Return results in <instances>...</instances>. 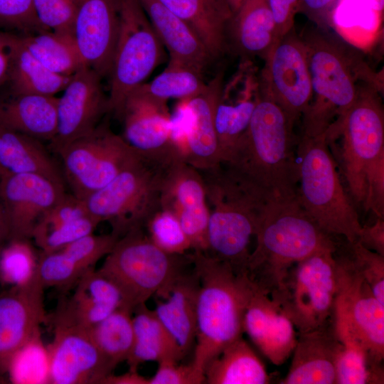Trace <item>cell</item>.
I'll list each match as a JSON object with an SVG mask.
<instances>
[{"label":"cell","instance_id":"obj_1","mask_svg":"<svg viewBox=\"0 0 384 384\" xmlns=\"http://www.w3.org/2000/svg\"><path fill=\"white\" fill-rule=\"evenodd\" d=\"M255 237L256 246L248 257L245 275L277 303L294 265L320 249L337 246L334 237L308 215L297 194L269 199Z\"/></svg>","mask_w":384,"mask_h":384},{"label":"cell","instance_id":"obj_2","mask_svg":"<svg viewBox=\"0 0 384 384\" xmlns=\"http://www.w3.org/2000/svg\"><path fill=\"white\" fill-rule=\"evenodd\" d=\"M191 257L199 279L191 364L204 375L209 362L242 336L244 316L252 286L245 274L235 273L229 264L206 252L193 251Z\"/></svg>","mask_w":384,"mask_h":384},{"label":"cell","instance_id":"obj_3","mask_svg":"<svg viewBox=\"0 0 384 384\" xmlns=\"http://www.w3.org/2000/svg\"><path fill=\"white\" fill-rule=\"evenodd\" d=\"M200 172L209 208L206 253L245 274L250 240L272 197L223 164Z\"/></svg>","mask_w":384,"mask_h":384},{"label":"cell","instance_id":"obj_4","mask_svg":"<svg viewBox=\"0 0 384 384\" xmlns=\"http://www.w3.org/2000/svg\"><path fill=\"white\" fill-rule=\"evenodd\" d=\"M292 132L282 109L258 91L246 132L222 164L272 197L297 195Z\"/></svg>","mask_w":384,"mask_h":384},{"label":"cell","instance_id":"obj_5","mask_svg":"<svg viewBox=\"0 0 384 384\" xmlns=\"http://www.w3.org/2000/svg\"><path fill=\"white\" fill-rule=\"evenodd\" d=\"M307 53L312 97L303 116V135L324 133L355 101L362 82L377 83L370 68L351 49L322 28L302 37Z\"/></svg>","mask_w":384,"mask_h":384},{"label":"cell","instance_id":"obj_6","mask_svg":"<svg viewBox=\"0 0 384 384\" xmlns=\"http://www.w3.org/2000/svg\"><path fill=\"white\" fill-rule=\"evenodd\" d=\"M297 195L308 215L325 233L358 240L361 224L340 179L325 132L302 135L297 150Z\"/></svg>","mask_w":384,"mask_h":384},{"label":"cell","instance_id":"obj_7","mask_svg":"<svg viewBox=\"0 0 384 384\" xmlns=\"http://www.w3.org/2000/svg\"><path fill=\"white\" fill-rule=\"evenodd\" d=\"M380 86L362 82L351 106L325 131L326 140L340 139L341 171L351 199L362 206L367 178L384 157V112Z\"/></svg>","mask_w":384,"mask_h":384},{"label":"cell","instance_id":"obj_8","mask_svg":"<svg viewBox=\"0 0 384 384\" xmlns=\"http://www.w3.org/2000/svg\"><path fill=\"white\" fill-rule=\"evenodd\" d=\"M191 262V255L168 253L143 231L133 229L119 238L97 271L120 290L134 311L169 284Z\"/></svg>","mask_w":384,"mask_h":384},{"label":"cell","instance_id":"obj_9","mask_svg":"<svg viewBox=\"0 0 384 384\" xmlns=\"http://www.w3.org/2000/svg\"><path fill=\"white\" fill-rule=\"evenodd\" d=\"M168 169L141 158L84 199L88 213L100 223L108 221L119 238L144 228L161 208Z\"/></svg>","mask_w":384,"mask_h":384},{"label":"cell","instance_id":"obj_10","mask_svg":"<svg viewBox=\"0 0 384 384\" xmlns=\"http://www.w3.org/2000/svg\"><path fill=\"white\" fill-rule=\"evenodd\" d=\"M164 46L139 0H119L117 38L109 77L108 112L119 117L127 96L161 63Z\"/></svg>","mask_w":384,"mask_h":384},{"label":"cell","instance_id":"obj_11","mask_svg":"<svg viewBox=\"0 0 384 384\" xmlns=\"http://www.w3.org/2000/svg\"><path fill=\"white\" fill-rule=\"evenodd\" d=\"M337 292L333 315L339 341L359 346L370 361L383 366L384 305L374 296L348 254L336 255Z\"/></svg>","mask_w":384,"mask_h":384},{"label":"cell","instance_id":"obj_12","mask_svg":"<svg viewBox=\"0 0 384 384\" xmlns=\"http://www.w3.org/2000/svg\"><path fill=\"white\" fill-rule=\"evenodd\" d=\"M335 247H325L289 270L278 304L299 333L317 329L333 319L337 292Z\"/></svg>","mask_w":384,"mask_h":384},{"label":"cell","instance_id":"obj_13","mask_svg":"<svg viewBox=\"0 0 384 384\" xmlns=\"http://www.w3.org/2000/svg\"><path fill=\"white\" fill-rule=\"evenodd\" d=\"M57 154L72 194L82 200L142 158L122 136L100 124Z\"/></svg>","mask_w":384,"mask_h":384},{"label":"cell","instance_id":"obj_14","mask_svg":"<svg viewBox=\"0 0 384 384\" xmlns=\"http://www.w3.org/2000/svg\"><path fill=\"white\" fill-rule=\"evenodd\" d=\"M258 91L273 100L293 128L304 114L312 97L311 75L304 43L294 28L263 57Z\"/></svg>","mask_w":384,"mask_h":384},{"label":"cell","instance_id":"obj_15","mask_svg":"<svg viewBox=\"0 0 384 384\" xmlns=\"http://www.w3.org/2000/svg\"><path fill=\"white\" fill-rule=\"evenodd\" d=\"M118 118L124 125L122 137L144 159L165 169L185 161L173 139L166 102L136 88L126 98Z\"/></svg>","mask_w":384,"mask_h":384},{"label":"cell","instance_id":"obj_16","mask_svg":"<svg viewBox=\"0 0 384 384\" xmlns=\"http://www.w3.org/2000/svg\"><path fill=\"white\" fill-rule=\"evenodd\" d=\"M54 337L47 348L51 384H100L114 370L94 341L90 329L47 318Z\"/></svg>","mask_w":384,"mask_h":384},{"label":"cell","instance_id":"obj_17","mask_svg":"<svg viewBox=\"0 0 384 384\" xmlns=\"http://www.w3.org/2000/svg\"><path fill=\"white\" fill-rule=\"evenodd\" d=\"M44 289L36 268L26 282L0 292V381L10 375L18 353L40 336V326L47 321Z\"/></svg>","mask_w":384,"mask_h":384},{"label":"cell","instance_id":"obj_18","mask_svg":"<svg viewBox=\"0 0 384 384\" xmlns=\"http://www.w3.org/2000/svg\"><path fill=\"white\" fill-rule=\"evenodd\" d=\"M101 78L94 70L85 66L72 75L63 95L58 97L57 129L50 142L55 152L91 132L108 112V97Z\"/></svg>","mask_w":384,"mask_h":384},{"label":"cell","instance_id":"obj_19","mask_svg":"<svg viewBox=\"0 0 384 384\" xmlns=\"http://www.w3.org/2000/svg\"><path fill=\"white\" fill-rule=\"evenodd\" d=\"M161 207L176 216L193 251L207 252L209 208L203 176L198 169L185 161L167 169Z\"/></svg>","mask_w":384,"mask_h":384},{"label":"cell","instance_id":"obj_20","mask_svg":"<svg viewBox=\"0 0 384 384\" xmlns=\"http://www.w3.org/2000/svg\"><path fill=\"white\" fill-rule=\"evenodd\" d=\"M65 186L35 174H6L0 200L12 239H30L41 217L65 194Z\"/></svg>","mask_w":384,"mask_h":384},{"label":"cell","instance_id":"obj_21","mask_svg":"<svg viewBox=\"0 0 384 384\" xmlns=\"http://www.w3.org/2000/svg\"><path fill=\"white\" fill-rule=\"evenodd\" d=\"M119 21V0H80L74 36L86 66L109 76Z\"/></svg>","mask_w":384,"mask_h":384},{"label":"cell","instance_id":"obj_22","mask_svg":"<svg viewBox=\"0 0 384 384\" xmlns=\"http://www.w3.org/2000/svg\"><path fill=\"white\" fill-rule=\"evenodd\" d=\"M252 286L244 316V332L273 364L280 366L295 348L294 326L278 303Z\"/></svg>","mask_w":384,"mask_h":384},{"label":"cell","instance_id":"obj_23","mask_svg":"<svg viewBox=\"0 0 384 384\" xmlns=\"http://www.w3.org/2000/svg\"><path fill=\"white\" fill-rule=\"evenodd\" d=\"M223 84V75L219 73L203 91L186 100L185 161L200 171L221 164L215 111Z\"/></svg>","mask_w":384,"mask_h":384},{"label":"cell","instance_id":"obj_24","mask_svg":"<svg viewBox=\"0 0 384 384\" xmlns=\"http://www.w3.org/2000/svg\"><path fill=\"white\" fill-rule=\"evenodd\" d=\"M342 343L333 319L314 330L299 333L291 366L282 384H336V361Z\"/></svg>","mask_w":384,"mask_h":384},{"label":"cell","instance_id":"obj_25","mask_svg":"<svg viewBox=\"0 0 384 384\" xmlns=\"http://www.w3.org/2000/svg\"><path fill=\"white\" fill-rule=\"evenodd\" d=\"M198 289L199 279L192 264L191 272L183 270L154 295L155 314L185 356L196 341Z\"/></svg>","mask_w":384,"mask_h":384},{"label":"cell","instance_id":"obj_26","mask_svg":"<svg viewBox=\"0 0 384 384\" xmlns=\"http://www.w3.org/2000/svg\"><path fill=\"white\" fill-rule=\"evenodd\" d=\"M170 61L183 64L203 73L213 60L194 31L159 0H139Z\"/></svg>","mask_w":384,"mask_h":384},{"label":"cell","instance_id":"obj_27","mask_svg":"<svg viewBox=\"0 0 384 384\" xmlns=\"http://www.w3.org/2000/svg\"><path fill=\"white\" fill-rule=\"evenodd\" d=\"M159 1L194 31L213 60L226 53L233 12L225 0Z\"/></svg>","mask_w":384,"mask_h":384},{"label":"cell","instance_id":"obj_28","mask_svg":"<svg viewBox=\"0 0 384 384\" xmlns=\"http://www.w3.org/2000/svg\"><path fill=\"white\" fill-rule=\"evenodd\" d=\"M55 96L9 92L0 99V126L51 142L57 129Z\"/></svg>","mask_w":384,"mask_h":384},{"label":"cell","instance_id":"obj_29","mask_svg":"<svg viewBox=\"0 0 384 384\" xmlns=\"http://www.w3.org/2000/svg\"><path fill=\"white\" fill-rule=\"evenodd\" d=\"M278 39L268 0H245L233 14L229 43L246 58L264 57Z\"/></svg>","mask_w":384,"mask_h":384},{"label":"cell","instance_id":"obj_30","mask_svg":"<svg viewBox=\"0 0 384 384\" xmlns=\"http://www.w3.org/2000/svg\"><path fill=\"white\" fill-rule=\"evenodd\" d=\"M0 167L6 174H35L65 186L63 174L41 141L0 126Z\"/></svg>","mask_w":384,"mask_h":384},{"label":"cell","instance_id":"obj_31","mask_svg":"<svg viewBox=\"0 0 384 384\" xmlns=\"http://www.w3.org/2000/svg\"><path fill=\"white\" fill-rule=\"evenodd\" d=\"M132 317L134 343L127 362L129 370L147 361H181L185 355L179 346L146 303L137 306Z\"/></svg>","mask_w":384,"mask_h":384},{"label":"cell","instance_id":"obj_32","mask_svg":"<svg viewBox=\"0 0 384 384\" xmlns=\"http://www.w3.org/2000/svg\"><path fill=\"white\" fill-rule=\"evenodd\" d=\"M205 383L267 384L270 383L264 363L242 336L227 346L207 365Z\"/></svg>","mask_w":384,"mask_h":384},{"label":"cell","instance_id":"obj_33","mask_svg":"<svg viewBox=\"0 0 384 384\" xmlns=\"http://www.w3.org/2000/svg\"><path fill=\"white\" fill-rule=\"evenodd\" d=\"M20 36L27 50L55 73L72 76L86 66L74 35L47 31Z\"/></svg>","mask_w":384,"mask_h":384},{"label":"cell","instance_id":"obj_34","mask_svg":"<svg viewBox=\"0 0 384 384\" xmlns=\"http://www.w3.org/2000/svg\"><path fill=\"white\" fill-rule=\"evenodd\" d=\"M72 76L55 73L35 58L20 41L7 84L15 93L55 96Z\"/></svg>","mask_w":384,"mask_h":384},{"label":"cell","instance_id":"obj_35","mask_svg":"<svg viewBox=\"0 0 384 384\" xmlns=\"http://www.w3.org/2000/svg\"><path fill=\"white\" fill-rule=\"evenodd\" d=\"M250 82L235 102L224 99L220 92L215 111V126L221 164L228 160L248 127L258 95L257 92L252 97Z\"/></svg>","mask_w":384,"mask_h":384},{"label":"cell","instance_id":"obj_36","mask_svg":"<svg viewBox=\"0 0 384 384\" xmlns=\"http://www.w3.org/2000/svg\"><path fill=\"white\" fill-rule=\"evenodd\" d=\"M132 313L127 307H119L90 329L94 341L113 370L127 361L131 353L134 343Z\"/></svg>","mask_w":384,"mask_h":384},{"label":"cell","instance_id":"obj_37","mask_svg":"<svg viewBox=\"0 0 384 384\" xmlns=\"http://www.w3.org/2000/svg\"><path fill=\"white\" fill-rule=\"evenodd\" d=\"M203 73L187 65L170 61L166 69L151 82L137 88L163 102L169 99L189 100L203 90Z\"/></svg>","mask_w":384,"mask_h":384},{"label":"cell","instance_id":"obj_38","mask_svg":"<svg viewBox=\"0 0 384 384\" xmlns=\"http://www.w3.org/2000/svg\"><path fill=\"white\" fill-rule=\"evenodd\" d=\"M383 383V367L375 365L357 344L342 343L336 361V384Z\"/></svg>","mask_w":384,"mask_h":384},{"label":"cell","instance_id":"obj_39","mask_svg":"<svg viewBox=\"0 0 384 384\" xmlns=\"http://www.w3.org/2000/svg\"><path fill=\"white\" fill-rule=\"evenodd\" d=\"M38 259L28 240H10L0 252L1 279L11 286L26 282L34 273Z\"/></svg>","mask_w":384,"mask_h":384},{"label":"cell","instance_id":"obj_40","mask_svg":"<svg viewBox=\"0 0 384 384\" xmlns=\"http://www.w3.org/2000/svg\"><path fill=\"white\" fill-rule=\"evenodd\" d=\"M36 271L45 288L55 287L65 292L75 286L87 272L61 250L53 252H41L38 259Z\"/></svg>","mask_w":384,"mask_h":384},{"label":"cell","instance_id":"obj_41","mask_svg":"<svg viewBox=\"0 0 384 384\" xmlns=\"http://www.w3.org/2000/svg\"><path fill=\"white\" fill-rule=\"evenodd\" d=\"M144 227L150 240L168 253L183 255L191 249L178 218L167 209L161 207L149 218Z\"/></svg>","mask_w":384,"mask_h":384},{"label":"cell","instance_id":"obj_42","mask_svg":"<svg viewBox=\"0 0 384 384\" xmlns=\"http://www.w3.org/2000/svg\"><path fill=\"white\" fill-rule=\"evenodd\" d=\"M11 374L14 380L23 383H48V354L43 346L40 336L31 341L18 353L13 363Z\"/></svg>","mask_w":384,"mask_h":384},{"label":"cell","instance_id":"obj_43","mask_svg":"<svg viewBox=\"0 0 384 384\" xmlns=\"http://www.w3.org/2000/svg\"><path fill=\"white\" fill-rule=\"evenodd\" d=\"M0 29L19 35L48 31L38 20L33 0H0Z\"/></svg>","mask_w":384,"mask_h":384},{"label":"cell","instance_id":"obj_44","mask_svg":"<svg viewBox=\"0 0 384 384\" xmlns=\"http://www.w3.org/2000/svg\"><path fill=\"white\" fill-rule=\"evenodd\" d=\"M119 237L111 232L105 235H87L61 249L74 262L87 271L106 257L113 249Z\"/></svg>","mask_w":384,"mask_h":384},{"label":"cell","instance_id":"obj_45","mask_svg":"<svg viewBox=\"0 0 384 384\" xmlns=\"http://www.w3.org/2000/svg\"><path fill=\"white\" fill-rule=\"evenodd\" d=\"M347 243L352 264L369 284L375 298L384 305V256L367 249L358 241Z\"/></svg>","mask_w":384,"mask_h":384},{"label":"cell","instance_id":"obj_46","mask_svg":"<svg viewBox=\"0 0 384 384\" xmlns=\"http://www.w3.org/2000/svg\"><path fill=\"white\" fill-rule=\"evenodd\" d=\"M100 223L90 214H87L52 230L34 235L32 238L42 252H53L92 233Z\"/></svg>","mask_w":384,"mask_h":384},{"label":"cell","instance_id":"obj_47","mask_svg":"<svg viewBox=\"0 0 384 384\" xmlns=\"http://www.w3.org/2000/svg\"><path fill=\"white\" fill-rule=\"evenodd\" d=\"M37 17L48 31L74 35L78 4L75 0H33Z\"/></svg>","mask_w":384,"mask_h":384},{"label":"cell","instance_id":"obj_48","mask_svg":"<svg viewBox=\"0 0 384 384\" xmlns=\"http://www.w3.org/2000/svg\"><path fill=\"white\" fill-rule=\"evenodd\" d=\"M87 214L90 213L84 200L65 193L63 197L41 217L33 230L31 238Z\"/></svg>","mask_w":384,"mask_h":384},{"label":"cell","instance_id":"obj_49","mask_svg":"<svg viewBox=\"0 0 384 384\" xmlns=\"http://www.w3.org/2000/svg\"><path fill=\"white\" fill-rule=\"evenodd\" d=\"M75 290L98 302L111 304L117 308L127 307L118 287L95 268L90 269L82 274Z\"/></svg>","mask_w":384,"mask_h":384},{"label":"cell","instance_id":"obj_50","mask_svg":"<svg viewBox=\"0 0 384 384\" xmlns=\"http://www.w3.org/2000/svg\"><path fill=\"white\" fill-rule=\"evenodd\" d=\"M159 363L154 376L149 378V384H201L205 376L198 373L190 364H178V361H163Z\"/></svg>","mask_w":384,"mask_h":384},{"label":"cell","instance_id":"obj_51","mask_svg":"<svg viewBox=\"0 0 384 384\" xmlns=\"http://www.w3.org/2000/svg\"><path fill=\"white\" fill-rule=\"evenodd\" d=\"M20 41L19 34L0 29V87L9 82Z\"/></svg>","mask_w":384,"mask_h":384},{"label":"cell","instance_id":"obj_52","mask_svg":"<svg viewBox=\"0 0 384 384\" xmlns=\"http://www.w3.org/2000/svg\"><path fill=\"white\" fill-rule=\"evenodd\" d=\"M299 0H268L276 23L278 39L294 28Z\"/></svg>","mask_w":384,"mask_h":384},{"label":"cell","instance_id":"obj_53","mask_svg":"<svg viewBox=\"0 0 384 384\" xmlns=\"http://www.w3.org/2000/svg\"><path fill=\"white\" fill-rule=\"evenodd\" d=\"M338 0H299L297 13L302 12L321 28L331 23L332 12Z\"/></svg>","mask_w":384,"mask_h":384},{"label":"cell","instance_id":"obj_54","mask_svg":"<svg viewBox=\"0 0 384 384\" xmlns=\"http://www.w3.org/2000/svg\"><path fill=\"white\" fill-rule=\"evenodd\" d=\"M367 249L384 256V220L377 218L370 225L362 226L358 240Z\"/></svg>","mask_w":384,"mask_h":384},{"label":"cell","instance_id":"obj_55","mask_svg":"<svg viewBox=\"0 0 384 384\" xmlns=\"http://www.w3.org/2000/svg\"><path fill=\"white\" fill-rule=\"evenodd\" d=\"M345 6L358 12L383 18L384 0H338Z\"/></svg>","mask_w":384,"mask_h":384},{"label":"cell","instance_id":"obj_56","mask_svg":"<svg viewBox=\"0 0 384 384\" xmlns=\"http://www.w3.org/2000/svg\"><path fill=\"white\" fill-rule=\"evenodd\" d=\"M100 384H149V378L141 375L137 370H129L119 375L111 373Z\"/></svg>","mask_w":384,"mask_h":384},{"label":"cell","instance_id":"obj_57","mask_svg":"<svg viewBox=\"0 0 384 384\" xmlns=\"http://www.w3.org/2000/svg\"><path fill=\"white\" fill-rule=\"evenodd\" d=\"M10 240H11V230L0 200V252Z\"/></svg>","mask_w":384,"mask_h":384},{"label":"cell","instance_id":"obj_58","mask_svg":"<svg viewBox=\"0 0 384 384\" xmlns=\"http://www.w3.org/2000/svg\"><path fill=\"white\" fill-rule=\"evenodd\" d=\"M230 9H232L233 14L239 9V7L241 6V4L245 1V0H225Z\"/></svg>","mask_w":384,"mask_h":384},{"label":"cell","instance_id":"obj_59","mask_svg":"<svg viewBox=\"0 0 384 384\" xmlns=\"http://www.w3.org/2000/svg\"><path fill=\"white\" fill-rule=\"evenodd\" d=\"M6 173L0 167V178L4 176Z\"/></svg>","mask_w":384,"mask_h":384},{"label":"cell","instance_id":"obj_60","mask_svg":"<svg viewBox=\"0 0 384 384\" xmlns=\"http://www.w3.org/2000/svg\"><path fill=\"white\" fill-rule=\"evenodd\" d=\"M75 1L77 2V4H78L80 0H75Z\"/></svg>","mask_w":384,"mask_h":384},{"label":"cell","instance_id":"obj_61","mask_svg":"<svg viewBox=\"0 0 384 384\" xmlns=\"http://www.w3.org/2000/svg\"><path fill=\"white\" fill-rule=\"evenodd\" d=\"M0 292H1V289H0Z\"/></svg>","mask_w":384,"mask_h":384}]
</instances>
